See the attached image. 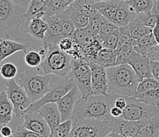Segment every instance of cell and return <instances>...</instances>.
Listing matches in <instances>:
<instances>
[{"instance_id": "1", "label": "cell", "mask_w": 159, "mask_h": 137, "mask_svg": "<svg viewBox=\"0 0 159 137\" xmlns=\"http://www.w3.org/2000/svg\"><path fill=\"white\" fill-rule=\"evenodd\" d=\"M117 95H91L87 98L76 100L71 115L73 123L79 121H108L112 118L110 109Z\"/></svg>"}, {"instance_id": "2", "label": "cell", "mask_w": 159, "mask_h": 137, "mask_svg": "<svg viewBox=\"0 0 159 137\" xmlns=\"http://www.w3.org/2000/svg\"><path fill=\"white\" fill-rule=\"evenodd\" d=\"M107 94L117 96L135 97L141 78L136 75L129 64L107 68Z\"/></svg>"}, {"instance_id": "3", "label": "cell", "mask_w": 159, "mask_h": 137, "mask_svg": "<svg viewBox=\"0 0 159 137\" xmlns=\"http://www.w3.org/2000/svg\"><path fill=\"white\" fill-rule=\"evenodd\" d=\"M73 58L65 53L58 45L48 48V53L41 64L36 67L39 74L55 75L59 77H65L70 73L72 67Z\"/></svg>"}, {"instance_id": "4", "label": "cell", "mask_w": 159, "mask_h": 137, "mask_svg": "<svg viewBox=\"0 0 159 137\" xmlns=\"http://www.w3.org/2000/svg\"><path fill=\"white\" fill-rule=\"evenodd\" d=\"M17 82L24 88L32 103L39 99L50 89L51 74H39L36 71H25L17 74Z\"/></svg>"}, {"instance_id": "5", "label": "cell", "mask_w": 159, "mask_h": 137, "mask_svg": "<svg viewBox=\"0 0 159 137\" xmlns=\"http://www.w3.org/2000/svg\"><path fill=\"white\" fill-rule=\"evenodd\" d=\"M26 9L12 0H0V39L4 32L18 27L26 21Z\"/></svg>"}, {"instance_id": "6", "label": "cell", "mask_w": 159, "mask_h": 137, "mask_svg": "<svg viewBox=\"0 0 159 137\" xmlns=\"http://www.w3.org/2000/svg\"><path fill=\"white\" fill-rule=\"evenodd\" d=\"M69 75L79 88L81 98H87L92 95V70L89 63L84 58L72 60L71 70Z\"/></svg>"}, {"instance_id": "7", "label": "cell", "mask_w": 159, "mask_h": 137, "mask_svg": "<svg viewBox=\"0 0 159 137\" xmlns=\"http://www.w3.org/2000/svg\"><path fill=\"white\" fill-rule=\"evenodd\" d=\"M125 97L127 104L123 110L121 118L130 121H149L159 117V107L144 103L135 97Z\"/></svg>"}, {"instance_id": "8", "label": "cell", "mask_w": 159, "mask_h": 137, "mask_svg": "<svg viewBox=\"0 0 159 137\" xmlns=\"http://www.w3.org/2000/svg\"><path fill=\"white\" fill-rule=\"evenodd\" d=\"M74 84H75L73 83L71 76L68 74L65 77H62V79L60 80L55 84L53 85L51 88H50L48 92L43 96L32 103L30 107L25 111V113L38 111L39 109L45 104L51 103H57V102L61 99L66 93H68L70 89L74 86Z\"/></svg>"}, {"instance_id": "9", "label": "cell", "mask_w": 159, "mask_h": 137, "mask_svg": "<svg viewBox=\"0 0 159 137\" xmlns=\"http://www.w3.org/2000/svg\"><path fill=\"white\" fill-rule=\"evenodd\" d=\"M69 137H105L112 132L108 121H79L74 122Z\"/></svg>"}, {"instance_id": "10", "label": "cell", "mask_w": 159, "mask_h": 137, "mask_svg": "<svg viewBox=\"0 0 159 137\" xmlns=\"http://www.w3.org/2000/svg\"><path fill=\"white\" fill-rule=\"evenodd\" d=\"M5 84L7 96L14 106V113L16 117H21L32 103V100L28 96L24 88L17 84L14 78L7 80Z\"/></svg>"}, {"instance_id": "11", "label": "cell", "mask_w": 159, "mask_h": 137, "mask_svg": "<svg viewBox=\"0 0 159 137\" xmlns=\"http://www.w3.org/2000/svg\"><path fill=\"white\" fill-rule=\"evenodd\" d=\"M149 121H130L121 117H112L109 120L112 132H116L123 137H135Z\"/></svg>"}, {"instance_id": "12", "label": "cell", "mask_w": 159, "mask_h": 137, "mask_svg": "<svg viewBox=\"0 0 159 137\" xmlns=\"http://www.w3.org/2000/svg\"><path fill=\"white\" fill-rule=\"evenodd\" d=\"M89 65L92 70V95H107L108 79L107 69L95 62H91Z\"/></svg>"}, {"instance_id": "13", "label": "cell", "mask_w": 159, "mask_h": 137, "mask_svg": "<svg viewBox=\"0 0 159 137\" xmlns=\"http://www.w3.org/2000/svg\"><path fill=\"white\" fill-rule=\"evenodd\" d=\"M48 23V29L45 35V39L43 40V45L48 48L53 45H58L60 40L63 38L61 25L60 23L58 14L43 17Z\"/></svg>"}, {"instance_id": "14", "label": "cell", "mask_w": 159, "mask_h": 137, "mask_svg": "<svg viewBox=\"0 0 159 137\" xmlns=\"http://www.w3.org/2000/svg\"><path fill=\"white\" fill-rule=\"evenodd\" d=\"M23 117H24V123L22 126L32 132L40 134L44 137H50L51 129L49 125L39 112L35 111L26 113L23 115Z\"/></svg>"}, {"instance_id": "15", "label": "cell", "mask_w": 159, "mask_h": 137, "mask_svg": "<svg viewBox=\"0 0 159 137\" xmlns=\"http://www.w3.org/2000/svg\"><path fill=\"white\" fill-rule=\"evenodd\" d=\"M81 93L76 84L66 93L61 99L57 102L58 110L61 114V121H65L71 117L73 107L76 100L81 98Z\"/></svg>"}, {"instance_id": "16", "label": "cell", "mask_w": 159, "mask_h": 137, "mask_svg": "<svg viewBox=\"0 0 159 137\" xmlns=\"http://www.w3.org/2000/svg\"><path fill=\"white\" fill-rule=\"evenodd\" d=\"M127 64L132 68L136 75L141 79L152 77L150 66V59L147 56L143 55L134 51L128 60Z\"/></svg>"}, {"instance_id": "17", "label": "cell", "mask_w": 159, "mask_h": 137, "mask_svg": "<svg viewBox=\"0 0 159 137\" xmlns=\"http://www.w3.org/2000/svg\"><path fill=\"white\" fill-rule=\"evenodd\" d=\"M41 115L43 116L51 129V135L50 137H54V132L58 126L61 121V114L58 110V105L56 103L45 104L38 110Z\"/></svg>"}, {"instance_id": "18", "label": "cell", "mask_w": 159, "mask_h": 137, "mask_svg": "<svg viewBox=\"0 0 159 137\" xmlns=\"http://www.w3.org/2000/svg\"><path fill=\"white\" fill-rule=\"evenodd\" d=\"M30 48L29 43H19L9 39H0V66L2 61L17 51L26 53Z\"/></svg>"}, {"instance_id": "19", "label": "cell", "mask_w": 159, "mask_h": 137, "mask_svg": "<svg viewBox=\"0 0 159 137\" xmlns=\"http://www.w3.org/2000/svg\"><path fill=\"white\" fill-rule=\"evenodd\" d=\"M135 13L130 8L126 2H121L116 10L112 23L118 28L127 27L129 22L132 20Z\"/></svg>"}, {"instance_id": "20", "label": "cell", "mask_w": 159, "mask_h": 137, "mask_svg": "<svg viewBox=\"0 0 159 137\" xmlns=\"http://www.w3.org/2000/svg\"><path fill=\"white\" fill-rule=\"evenodd\" d=\"M48 25L43 18H33L28 21L25 32L36 39L43 41L48 31Z\"/></svg>"}, {"instance_id": "21", "label": "cell", "mask_w": 159, "mask_h": 137, "mask_svg": "<svg viewBox=\"0 0 159 137\" xmlns=\"http://www.w3.org/2000/svg\"><path fill=\"white\" fill-rule=\"evenodd\" d=\"M14 106L9 99L6 91L0 93V128L7 125L13 117Z\"/></svg>"}, {"instance_id": "22", "label": "cell", "mask_w": 159, "mask_h": 137, "mask_svg": "<svg viewBox=\"0 0 159 137\" xmlns=\"http://www.w3.org/2000/svg\"><path fill=\"white\" fill-rule=\"evenodd\" d=\"M47 10L45 0H31L25 14L26 21L33 18H43L47 14Z\"/></svg>"}, {"instance_id": "23", "label": "cell", "mask_w": 159, "mask_h": 137, "mask_svg": "<svg viewBox=\"0 0 159 137\" xmlns=\"http://www.w3.org/2000/svg\"><path fill=\"white\" fill-rule=\"evenodd\" d=\"M60 50L64 51L71 57L73 59L83 58L81 48L76 43V41L71 37H64L60 40L58 44Z\"/></svg>"}, {"instance_id": "24", "label": "cell", "mask_w": 159, "mask_h": 137, "mask_svg": "<svg viewBox=\"0 0 159 137\" xmlns=\"http://www.w3.org/2000/svg\"><path fill=\"white\" fill-rule=\"evenodd\" d=\"M93 62L106 69L117 66L115 50L102 48L98 51Z\"/></svg>"}, {"instance_id": "25", "label": "cell", "mask_w": 159, "mask_h": 137, "mask_svg": "<svg viewBox=\"0 0 159 137\" xmlns=\"http://www.w3.org/2000/svg\"><path fill=\"white\" fill-rule=\"evenodd\" d=\"M75 0H45L48 10H47V14L43 17L63 12Z\"/></svg>"}, {"instance_id": "26", "label": "cell", "mask_w": 159, "mask_h": 137, "mask_svg": "<svg viewBox=\"0 0 159 137\" xmlns=\"http://www.w3.org/2000/svg\"><path fill=\"white\" fill-rule=\"evenodd\" d=\"M156 44H157V42L154 39L153 34L151 33L146 35L139 39H135V45L133 46V50L135 52L146 56L148 50Z\"/></svg>"}, {"instance_id": "27", "label": "cell", "mask_w": 159, "mask_h": 137, "mask_svg": "<svg viewBox=\"0 0 159 137\" xmlns=\"http://www.w3.org/2000/svg\"><path fill=\"white\" fill-rule=\"evenodd\" d=\"M95 4V2L93 0H75L71 4V6L80 13H81L82 14L90 18L95 15L96 13H98Z\"/></svg>"}, {"instance_id": "28", "label": "cell", "mask_w": 159, "mask_h": 137, "mask_svg": "<svg viewBox=\"0 0 159 137\" xmlns=\"http://www.w3.org/2000/svg\"><path fill=\"white\" fill-rule=\"evenodd\" d=\"M65 11L73 21L76 29H84V28H86L88 26V23H89V17H86L81 13H80L71 5L69 6Z\"/></svg>"}, {"instance_id": "29", "label": "cell", "mask_w": 159, "mask_h": 137, "mask_svg": "<svg viewBox=\"0 0 159 137\" xmlns=\"http://www.w3.org/2000/svg\"><path fill=\"white\" fill-rule=\"evenodd\" d=\"M159 117L149 120L148 123L139 130L135 137H158Z\"/></svg>"}, {"instance_id": "30", "label": "cell", "mask_w": 159, "mask_h": 137, "mask_svg": "<svg viewBox=\"0 0 159 137\" xmlns=\"http://www.w3.org/2000/svg\"><path fill=\"white\" fill-rule=\"evenodd\" d=\"M73 38L76 43L81 48L92 43L95 39V36L85 28L84 29H76L73 35Z\"/></svg>"}, {"instance_id": "31", "label": "cell", "mask_w": 159, "mask_h": 137, "mask_svg": "<svg viewBox=\"0 0 159 137\" xmlns=\"http://www.w3.org/2000/svg\"><path fill=\"white\" fill-rule=\"evenodd\" d=\"M127 2L135 14L149 13L154 7V0H129Z\"/></svg>"}, {"instance_id": "32", "label": "cell", "mask_w": 159, "mask_h": 137, "mask_svg": "<svg viewBox=\"0 0 159 137\" xmlns=\"http://www.w3.org/2000/svg\"><path fill=\"white\" fill-rule=\"evenodd\" d=\"M102 48L101 43L97 39H95L92 43L86 46L84 48H81L82 54H83V58H84L88 63L93 62L95 57L98 54V51Z\"/></svg>"}, {"instance_id": "33", "label": "cell", "mask_w": 159, "mask_h": 137, "mask_svg": "<svg viewBox=\"0 0 159 137\" xmlns=\"http://www.w3.org/2000/svg\"><path fill=\"white\" fill-rule=\"evenodd\" d=\"M135 98L144 103L151 106L159 107V87L150 91L135 95Z\"/></svg>"}, {"instance_id": "34", "label": "cell", "mask_w": 159, "mask_h": 137, "mask_svg": "<svg viewBox=\"0 0 159 137\" xmlns=\"http://www.w3.org/2000/svg\"><path fill=\"white\" fill-rule=\"evenodd\" d=\"M58 14L59 17L60 23L61 25V30H62V35L63 38L64 37H73V35L74 33L76 28H75L74 25H73V21L70 17L68 16L66 11L60 13Z\"/></svg>"}, {"instance_id": "35", "label": "cell", "mask_w": 159, "mask_h": 137, "mask_svg": "<svg viewBox=\"0 0 159 137\" xmlns=\"http://www.w3.org/2000/svg\"><path fill=\"white\" fill-rule=\"evenodd\" d=\"M134 51L133 47L131 45L117 46L115 49L116 64L117 66L122 64H127L128 60Z\"/></svg>"}, {"instance_id": "36", "label": "cell", "mask_w": 159, "mask_h": 137, "mask_svg": "<svg viewBox=\"0 0 159 137\" xmlns=\"http://www.w3.org/2000/svg\"><path fill=\"white\" fill-rule=\"evenodd\" d=\"M106 19L107 18L103 17L98 11V13H96L95 15L90 17L89 23H88V26L85 29L89 31L95 38L98 35V32H99L102 25V23H103Z\"/></svg>"}, {"instance_id": "37", "label": "cell", "mask_w": 159, "mask_h": 137, "mask_svg": "<svg viewBox=\"0 0 159 137\" xmlns=\"http://www.w3.org/2000/svg\"><path fill=\"white\" fill-rule=\"evenodd\" d=\"M157 87H159V82L157 81L154 78H143L138 84L137 89H136V95L147 92V91H150L151 89H154V88H157Z\"/></svg>"}, {"instance_id": "38", "label": "cell", "mask_w": 159, "mask_h": 137, "mask_svg": "<svg viewBox=\"0 0 159 137\" xmlns=\"http://www.w3.org/2000/svg\"><path fill=\"white\" fill-rule=\"evenodd\" d=\"M118 32V45L117 46L131 45L133 47L135 45V39L132 38L128 27L119 28Z\"/></svg>"}, {"instance_id": "39", "label": "cell", "mask_w": 159, "mask_h": 137, "mask_svg": "<svg viewBox=\"0 0 159 137\" xmlns=\"http://www.w3.org/2000/svg\"><path fill=\"white\" fill-rule=\"evenodd\" d=\"M17 74V69L14 64L6 62L0 66V75L6 80L15 78Z\"/></svg>"}, {"instance_id": "40", "label": "cell", "mask_w": 159, "mask_h": 137, "mask_svg": "<svg viewBox=\"0 0 159 137\" xmlns=\"http://www.w3.org/2000/svg\"><path fill=\"white\" fill-rule=\"evenodd\" d=\"M73 124L71 118L68 119L65 121H61L56 129L54 137H69L73 129Z\"/></svg>"}, {"instance_id": "41", "label": "cell", "mask_w": 159, "mask_h": 137, "mask_svg": "<svg viewBox=\"0 0 159 137\" xmlns=\"http://www.w3.org/2000/svg\"><path fill=\"white\" fill-rule=\"evenodd\" d=\"M119 29V28H118ZM118 29L110 32L108 36H106L105 39L101 42L102 48H109V49L115 50L118 45Z\"/></svg>"}, {"instance_id": "42", "label": "cell", "mask_w": 159, "mask_h": 137, "mask_svg": "<svg viewBox=\"0 0 159 137\" xmlns=\"http://www.w3.org/2000/svg\"><path fill=\"white\" fill-rule=\"evenodd\" d=\"M118 29L117 25H115L114 24H113L112 22H110V21H108L107 19H106L104 21V22L102 25L101 28H100V30L98 32V35L95 37V39L99 41L100 43L105 39L106 36H107L110 32H112L113 31L116 30V29Z\"/></svg>"}, {"instance_id": "43", "label": "cell", "mask_w": 159, "mask_h": 137, "mask_svg": "<svg viewBox=\"0 0 159 137\" xmlns=\"http://www.w3.org/2000/svg\"><path fill=\"white\" fill-rule=\"evenodd\" d=\"M25 62L29 67L36 68L41 64L43 58L38 51H28L25 56Z\"/></svg>"}, {"instance_id": "44", "label": "cell", "mask_w": 159, "mask_h": 137, "mask_svg": "<svg viewBox=\"0 0 159 137\" xmlns=\"http://www.w3.org/2000/svg\"><path fill=\"white\" fill-rule=\"evenodd\" d=\"M15 137H44L40 134L26 129L24 126H19L16 131Z\"/></svg>"}, {"instance_id": "45", "label": "cell", "mask_w": 159, "mask_h": 137, "mask_svg": "<svg viewBox=\"0 0 159 137\" xmlns=\"http://www.w3.org/2000/svg\"><path fill=\"white\" fill-rule=\"evenodd\" d=\"M147 58H149L151 61H157L159 62V45L153 46L148 50L147 54H146Z\"/></svg>"}, {"instance_id": "46", "label": "cell", "mask_w": 159, "mask_h": 137, "mask_svg": "<svg viewBox=\"0 0 159 137\" xmlns=\"http://www.w3.org/2000/svg\"><path fill=\"white\" fill-rule=\"evenodd\" d=\"M150 66L152 77L159 82V62L150 60Z\"/></svg>"}, {"instance_id": "47", "label": "cell", "mask_w": 159, "mask_h": 137, "mask_svg": "<svg viewBox=\"0 0 159 137\" xmlns=\"http://www.w3.org/2000/svg\"><path fill=\"white\" fill-rule=\"evenodd\" d=\"M126 104H127V102H126V98L125 96H117L115 100V103H114V106L121 110L125 108Z\"/></svg>"}, {"instance_id": "48", "label": "cell", "mask_w": 159, "mask_h": 137, "mask_svg": "<svg viewBox=\"0 0 159 137\" xmlns=\"http://www.w3.org/2000/svg\"><path fill=\"white\" fill-rule=\"evenodd\" d=\"M123 113V110L118 108V107L113 106L111 109H110V115L113 117H120Z\"/></svg>"}, {"instance_id": "49", "label": "cell", "mask_w": 159, "mask_h": 137, "mask_svg": "<svg viewBox=\"0 0 159 137\" xmlns=\"http://www.w3.org/2000/svg\"><path fill=\"white\" fill-rule=\"evenodd\" d=\"M12 130L7 125H4V126L0 128V135H2V137L8 136V135H12Z\"/></svg>"}, {"instance_id": "50", "label": "cell", "mask_w": 159, "mask_h": 137, "mask_svg": "<svg viewBox=\"0 0 159 137\" xmlns=\"http://www.w3.org/2000/svg\"><path fill=\"white\" fill-rule=\"evenodd\" d=\"M152 34L157 43L159 45V21H157L155 25H154V27L153 28Z\"/></svg>"}, {"instance_id": "51", "label": "cell", "mask_w": 159, "mask_h": 137, "mask_svg": "<svg viewBox=\"0 0 159 137\" xmlns=\"http://www.w3.org/2000/svg\"><path fill=\"white\" fill-rule=\"evenodd\" d=\"M12 1L14 3L17 4L19 6H21L22 7H24V8H25L27 10L31 0H12Z\"/></svg>"}, {"instance_id": "52", "label": "cell", "mask_w": 159, "mask_h": 137, "mask_svg": "<svg viewBox=\"0 0 159 137\" xmlns=\"http://www.w3.org/2000/svg\"><path fill=\"white\" fill-rule=\"evenodd\" d=\"M38 52H39V54H40L41 57H42L43 60L44 58L46 57L47 53H48V48H47V47H45L44 45H43L41 48H39Z\"/></svg>"}, {"instance_id": "53", "label": "cell", "mask_w": 159, "mask_h": 137, "mask_svg": "<svg viewBox=\"0 0 159 137\" xmlns=\"http://www.w3.org/2000/svg\"><path fill=\"white\" fill-rule=\"evenodd\" d=\"M105 137H123L121 135H120V134H118L117 132H110V133L107 134V135H106Z\"/></svg>"}, {"instance_id": "54", "label": "cell", "mask_w": 159, "mask_h": 137, "mask_svg": "<svg viewBox=\"0 0 159 137\" xmlns=\"http://www.w3.org/2000/svg\"><path fill=\"white\" fill-rule=\"evenodd\" d=\"M95 3L97 2H107V1H110V0H93Z\"/></svg>"}, {"instance_id": "55", "label": "cell", "mask_w": 159, "mask_h": 137, "mask_svg": "<svg viewBox=\"0 0 159 137\" xmlns=\"http://www.w3.org/2000/svg\"><path fill=\"white\" fill-rule=\"evenodd\" d=\"M2 84L0 83V93L2 92Z\"/></svg>"}, {"instance_id": "56", "label": "cell", "mask_w": 159, "mask_h": 137, "mask_svg": "<svg viewBox=\"0 0 159 137\" xmlns=\"http://www.w3.org/2000/svg\"><path fill=\"white\" fill-rule=\"evenodd\" d=\"M4 137H15V136H14V135H13V134H12V135H8V136H4Z\"/></svg>"}, {"instance_id": "57", "label": "cell", "mask_w": 159, "mask_h": 137, "mask_svg": "<svg viewBox=\"0 0 159 137\" xmlns=\"http://www.w3.org/2000/svg\"><path fill=\"white\" fill-rule=\"evenodd\" d=\"M120 1H122V2H128L129 0H120Z\"/></svg>"}, {"instance_id": "58", "label": "cell", "mask_w": 159, "mask_h": 137, "mask_svg": "<svg viewBox=\"0 0 159 137\" xmlns=\"http://www.w3.org/2000/svg\"><path fill=\"white\" fill-rule=\"evenodd\" d=\"M154 2H159V0H154Z\"/></svg>"}, {"instance_id": "59", "label": "cell", "mask_w": 159, "mask_h": 137, "mask_svg": "<svg viewBox=\"0 0 159 137\" xmlns=\"http://www.w3.org/2000/svg\"><path fill=\"white\" fill-rule=\"evenodd\" d=\"M158 137H159V136H158Z\"/></svg>"}]
</instances>
